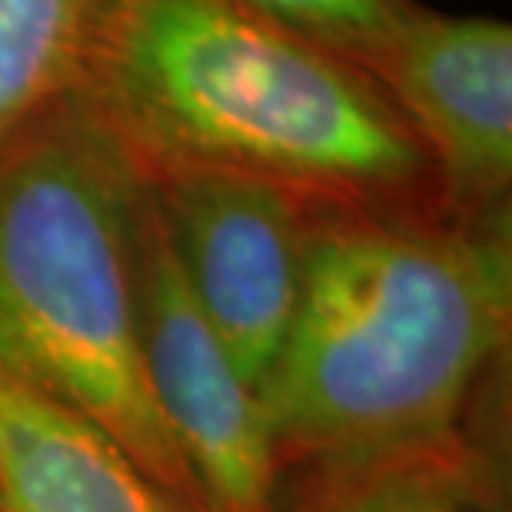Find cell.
<instances>
[{
  "mask_svg": "<svg viewBox=\"0 0 512 512\" xmlns=\"http://www.w3.org/2000/svg\"><path fill=\"white\" fill-rule=\"evenodd\" d=\"M356 70L413 130L459 203H496L512 180V27L406 0Z\"/></svg>",
  "mask_w": 512,
  "mask_h": 512,
  "instance_id": "6",
  "label": "cell"
},
{
  "mask_svg": "<svg viewBox=\"0 0 512 512\" xmlns=\"http://www.w3.org/2000/svg\"><path fill=\"white\" fill-rule=\"evenodd\" d=\"M140 340L153 406L197 499L217 512H266L276 469L270 419L193 300L150 177L140 213Z\"/></svg>",
  "mask_w": 512,
  "mask_h": 512,
  "instance_id": "4",
  "label": "cell"
},
{
  "mask_svg": "<svg viewBox=\"0 0 512 512\" xmlns=\"http://www.w3.org/2000/svg\"><path fill=\"white\" fill-rule=\"evenodd\" d=\"M74 94L147 170L376 193L426 160L363 70L243 0H100Z\"/></svg>",
  "mask_w": 512,
  "mask_h": 512,
  "instance_id": "1",
  "label": "cell"
},
{
  "mask_svg": "<svg viewBox=\"0 0 512 512\" xmlns=\"http://www.w3.org/2000/svg\"><path fill=\"white\" fill-rule=\"evenodd\" d=\"M0 512H187L84 413L0 370Z\"/></svg>",
  "mask_w": 512,
  "mask_h": 512,
  "instance_id": "7",
  "label": "cell"
},
{
  "mask_svg": "<svg viewBox=\"0 0 512 512\" xmlns=\"http://www.w3.org/2000/svg\"><path fill=\"white\" fill-rule=\"evenodd\" d=\"M509 316L506 227L310 223L300 303L260 389L273 446L373 459L426 443L506 343Z\"/></svg>",
  "mask_w": 512,
  "mask_h": 512,
  "instance_id": "2",
  "label": "cell"
},
{
  "mask_svg": "<svg viewBox=\"0 0 512 512\" xmlns=\"http://www.w3.org/2000/svg\"><path fill=\"white\" fill-rule=\"evenodd\" d=\"M350 512H449V509L433 506V503H419V499H383V503H366Z\"/></svg>",
  "mask_w": 512,
  "mask_h": 512,
  "instance_id": "10",
  "label": "cell"
},
{
  "mask_svg": "<svg viewBox=\"0 0 512 512\" xmlns=\"http://www.w3.org/2000/svg\"><path fill=\"white\" fill-rule=\"evenodd\" d=\"M147 177L193 300L260 393L300 303L310 227L300 193L230 170Z\"/></svg>",
  "mask_w": 512,
  "mask_h": 512,
  "instance_id": "5",
  "label": "cell"
},
{
  "mask_svg": "<svg viewBox=\"0 0 512 512\" xmlns=\"http://www.w3.org/2000/svg\"><path fill=\"white\" fill-rule=\"evenodd\" d=\"M243 4L353 64L393 24L396 10L406 0H243Z\"/></svg>",
  "mask_w": 512,
  "mask_h": 512,
  "instance_id": "9",
  "label": "cell"
},
{
  "mask_svg": "<svg viewBox=\"0 0 512 512\" xmlns=\"http://www.w3.org/2000/svg\"><path fill=\"white\" fill-rule=\"evenodd\" d=\"M147 170L67 94L0 150V370L84 413L200 503L153 406L140 340Z\"/></svg>",
  "mask_w": 512,
  "mask_h": 512,
  "instance_id": "3",
  "label": "cell"
},
{
  "mask_svg": "<svg viewBox=\"0 0 512 512\" xmlns=\"http://www.w3.org/2000/svg\"><path fill=\"white\" fill-rule=\"evenodd\" d=\"M100 0H0V150L77 90Z\"/></svg>",
  "mask_w": 512,
  "mask_h": 512,
  "instance_id": "8",
  "label": "cell"
}]
</instances>
